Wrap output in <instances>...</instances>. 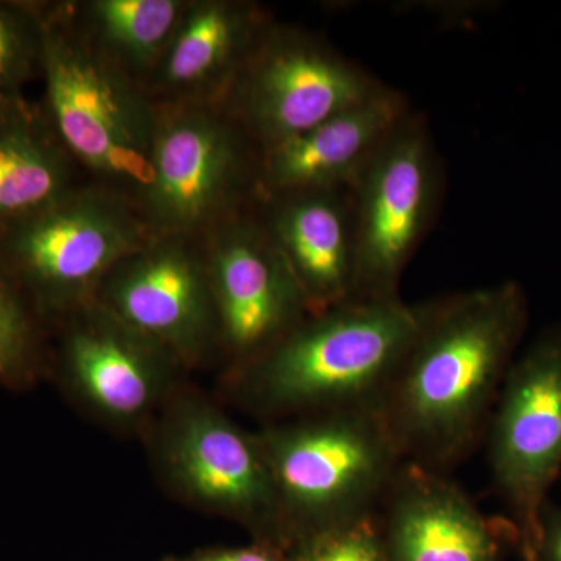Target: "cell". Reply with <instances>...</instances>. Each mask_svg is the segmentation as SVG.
<instances>
[{
	"label": "cell",
	"mask_w": 561,
	"mask_h": 561,
	"mask_svg": "<svg viewBox=\"0 0 561 561\" xmlns=\"http://www.w3.org/2000/svg\"><path fill=\"white\" fill-rule=\"evenodd\" d=\"M409 113L404 95L383 84L364 102L311 130L260 150L257 197L295 191L348 190Z\"/></svg>",
	"instance_id": "cell-17"
},
{
	"label": "cell",
	"mask_w": 561,
	"mask_h": 561,
	"mask_svg": "<svg viewBox=\"0 0 561 561\" xmlns=\"http://www.w3.org/2000/svg\"><path fill=\"white\" fill-rule=\"evenodd\" d=\"M161 561H291L289 551L268 545V542L253 541L238 548H206L198 549L184 556L165 557Z\"/></svg>",
	"instance_id": "cell-23"
},
{
	"label": "cell",
	"mask_w": 561,
	"mask_h": 561,
	"mask_svg": "<svg viewBox=\"0 0 561 561\" xmlns=\"http://www.w3.org/2000/svg\"><path fill=\"white\" fill-rule=\"evenodd\" d=\"M256 435L287 551L302 538L375 518L404 461L376 408L276 421Z\"/></svg>",
	"instance_id": "cell-4"
},
{
	"label": "cell",
	"mask_w": 561,
	"mask_h": 561,
	"mask_svg": "<svg viewBox=\"0 0 561 561\" xmlns=\"http://www.w3.org/2000/svg\"><path fill=\"white\" fill-rule=\"evenodd\" d=\"M382 87L312 33L273 22L221 105L264 150L311 130Z\"/></svg>",
	"instance_id": "cell-9"
},
{
	"label": "cell",
	"mask_w": 561,
	"mask_h": 561,
	"mask_svg": "<svg viewBox=\"0 0 561 561\" xmlns=\"http://www.w3.org/2000/svg\"><path fill=\"white\" fill-rule=\"evenodd\" d=\"M58 371L91 419L122 434L146 435L186 368L98 300L58 321Z\"/></svg>",
	"instance_id": "cell-11"
},
{
	"label": "cell",
	"mask_w": 561,
	"mask_h": 561,
	"mask_svg": "<svg viewBox=\"0 0 561 561\" xmlns=\"http://www.w3.org/2000/svg\"><path fill=\"white\" fill-rule=\"evenodd\" d=\"M289 553L291 561H387L375 518L302 538Z\"/></svg>",
	"instance_id": "cell-22"
},
{
	"label": "cell",
	"mask_w": 561,
	"mask_h": 561,
	"mask_svg": "<svg viewBox=\"0 0 561 561\" xmlns=\"http://www.w3.org/2000/svg\"><path fill=\"white\" fill-rule=\"evenodd\" d=\"M41 77L44 111L81 172L142 213L153 190L158 102L92 46L70 2H44Z\"/></svg>",
	"instance_id": "cell-3"
},
{
	"label": "cell",
	"mask_w": 561,
	"mask_h": 561,
	"mask_svg": "<svg viewBox=\"0 0 561 561\" xmlns=\"http://www.w3.org/2000/svg\"><path fill=\"white\" fill-rule=\"evenodd\" d=\"M219 359L249 364L309 316L305 295L257 214L256 201L202 236Z\"/></svg>",
	"instance_id": "cell-12"
},
{
	"label": "cell",
	"mask_w": 561,
	"mask_h": 561,
	"mask_svg": "<svg viewBox=\"0 0 561 561\" xmlns=\"http://www.w3.org/2000/svg\"><path fill=\"white\" fill-rule=\"evenodd\" d=\"M260 149L221 103H160L153 190L142 216L154 232L202 238L257 197Z\"/></svg>",
	"instance_id": "cell-7"
},
{
	"label": "cell",
	"mask_w": 561,
	"mask_h": 561,
	"mask_svg": "<svg viewBox=\"0 0 561 561\" xmlns=\"http://www.w3.org/2000/svg\"><path fill=\"white\" fill-rule=\"evenodd\" d=\"M247 0H187L179 27L146 88L160 103H221L273 24Z\"/></svg>",
	"instance_id": "cell-16"
},
{
	"label": "cell",
	"mask_w": 561,
	"mask_h": 561,
	"mask_svg": "<svg viewBox=\"0 0 561 561\" xmlns=\"http://www.w3.org/2000/svg\"><path fill=\"white\" fill-rule=\"evenodd\" d=\"M387 561H504L516 549L505 518H491L446 472L402 461L375 516Z\"/></svg>",
	"instance_id": "cell-14"
},
{
	"label": "cell",
	"mask_w": 561,
	"mask_h": 561,
	"mask_svg": "<svg viewBox=\"0 0 561 561\" xmlns=\"http://www.w3.org/2000/svg\"><path fill=\"white\" fill-rule=\"evenodd\" d=\"M529 323L515 280L423 302V317L378 402L402 459L438 472L474 453Z\"/></svg>",
	"instance_id": "cell-1"
},
{
	"label": "cell",
	"mask_w": 561,
	"mask_h": 561,
	"mask_svg": "<svg viewBox=\"0 0 561 561\" xmlns=\"http://www.w3.org/2000/svg\"><path fill=\"white\" fill-rule=\"evenodd\" d=\"M117 192L81 181L62 197L0 227V260L41 319L58 321L95 300L111 268L153 234Z\"/></svg>",
	"instance_id": "cell-5"
},
{
	"label": "cell",
	"mask_w": 561,
	"mask_h": 561,
	"mask_svg": "<svg viewBox=\"0 0 561 561\" xmlns=\"http://www.w3.org/2000/svg\"><path fill=\"white\" fill-rule=\"evenodd\" d=\"M153 470L176 500L286 549L278 497L256 432L184 383L144 435ZM287 551V549H286Z\"/></svg>",
	"instance_id": "cell-6"
},
{
	"label": "cell",
	"mask_w": 561,
	"mask_h": 561,
	"mask_svg": "<svg viewBox=\"0 0 561 561\" xmlns=\"http://www.w3.org/2000/svg\"><path fill=\"white\" fill-rule=\"evenodd\" d=\"M80 173L43 103L0 99V227L62 197Z\"/></svg>",
	"instance_id": "cell-18"
},
{
	"label": "cell",
	"mask_w": 561,
	"mask_h": 561,
	"mask_svg": "<svg viewBox=\"0 0 561 561\" xmlns=\"http://www.w3.org/2000/svg\"><path fill=\"white\" fill-rule=\"evenodd\" d=\"M95 300L187 371L219 359V332L202 238L153 232L111 268Z\"/></svg>",
	"instance_id": "cell-13"
},
{
	"label": "cell",
	"mask_w": 561,
	"mask_h": 561,
	"mask_svg": "<svg viewBox=\"0 0 561 561\" xmlns=\"http://www.w3.org/2000/svg\"><path fill=\"white\" fill-rule=\"evenodd\" d=\"M44 2H0V99L24 95L41 77Z\"/></svg>",
	"instance_id": "cell-20"
},
{
	"label": "cell",
	"mask_w": 561,
	"mask_h": 561,
	"mask_svg": "<svg viewBox=\"0 0 561 561\" xmlns=\"http://www.w3.org/2000/svg\"><path fill=\"white\" fill-rule=\"evenodd\" d=\"M526 561H561V505H545L537 540Z\"/></svg>",
	"instance_id": "cell-24"
},
{
	"label": "cell",
	"mask_w": 561,
	"mask_h": 561,
	"mask_svg": "<svg viewBox=\"0 0 561 561\" xmlns=\"http://www.w3.org/2000/svg\"><path fill=\"white\" fill-rule=\"evenodd\" d=\"M41 316L0 260V381L24 382L39 360Z\"/></svg>",
	"instance_id": "cell-21"
},
{
	"label": "cell",
	"mask_w": 561,
	"mask_h": 561,
	"mask_svg": "<svg viewBox=\"0 0 561 561\" xmlns=\"http://www.w3.org/2000/svg\"><path fill=\"white\" fill-rule=\"evenodd\" d=\"M423 317V302L351 300L309 313L275 345L225 373L228 398L264 424L378 408Z\"/></svg>",
	"instance_id": "cell-2"
},
{
	"label": "cell",
	"mask_w": 561,
	"mask_h": 561,
	"mask_svg": "<svg viewBox=\"0 0 561 561\" xmlns=\"http://www.w3.org/2000/svg\"><path fill=\"white\" fill-rule=\"evenodd\" d=\"M256 208L309 312L353 300L356 231L350 187L264 195L256 197Z\"/></svg>",
	"instance_id": "cell-15"
},
{
	"label": "cell",
	"mask_w": 561,
	"mask_h": 561,
	"mask_svg": "<svg viewBox=\"0 0 561 561\" xmlns=\"http://www.w3.org/2000/svg\"><path fill=\"white\" fill-rule=\"evenodd\" d=\"M187 0L70 2L81 33L103 57L146 87L160 65Z\"/></svg>",
	"instance_id": "cell-19"
},
{
	"label": "cell",
	"mask_w": 561,
	"mask_h": 561,
	"mask_svg": "<svg viewBox=\"0 0 561 561\" xmlns=\"http://www.w3.org/2000/svg\"><path fill=\"white\" fill-rule=\"evenodd\" d=\"M483 443L491 483L526 561L561 472V321L513 360Z\"/></svg>",
	"instance_id": "cell-8"
},
{
	"label": "cell",
	"mask_w": 561,
	"mask_h": 561,
	"mask_svg": "<svg viewBox=\"0 0 561 561\" xmlns=\"http://www.w3.org/2000/svg\"><path fill=\"white\" fill-rule=\"evenodd\" d=\"M437 154L426 122L411 113L350 186L356 231L353 300H394L402 273L434 219Z\"/></svg>",
	"instance_id": "cell-10"
}]
</instances>
